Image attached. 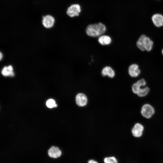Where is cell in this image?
I'll use <instances>...</instances> for the list:
<instances>
[{
	"label": "cell",
	"instance_id": "1",
	"mask_svg": "<svg viewBox=\"0 0 163 163\" xmlns=\"http://www.w3.org/2000/svg\"><path fill=\"white\" fill-rule=\"evenodd\" d=\"M105 26L101 23L90 24L86 30V33L91 37H97L103 35L106 31Z\"/></svg>",
	"mask_w": 163,
	"mask_h": 163
},
{
	"label": "cell",
	"instance_id": "2",
	"mask_svg": "<svg viewBox=\"0 0 163 163\" xmlns=\"http://www.w3.org/2000/svg\"><path fill=\"white\" fill-rule=\"evenodd\" d=\"M154 108L150 104H146L143 105L141 109V113L142 116L147 119L151 118L155 113Z\"/></svg>",
	"mask_w": 163,
	"mask_h": 163
},
{
	"label": "cell",
	"instance_id": "3",
	"mask_svg": "<svg viewBox=\"0 0 163 163\" xmlns=\"http://www.w3.org/2000/svg\"><path fill=\"white\" fill-rule=\"evenodd\" d=\"M81 11V7L78 4H74L69 6L67 8L66 13L69 17H73L78 16Z\"/></svg>",
	"mask_w": 163,
	"mask_h": 163
},
{
	"label": "cell",
	"instance_id": "4",
	"mask_svg": "<svg viewBox=\"0 0 163 163\" xmlns=\"http://www.w3.org/2000/svg\"><path fill=\"white\" fill-rule=\"evenodd\" d=\"M55 21V19L53 16L47 14L43 17L42 23L45 28L48 29L53 26Z\"/></svg>",
	"mask_w": 163,
	"mask_h": 163
},
{
	"label": "cell",
	"instance_id": "5",
	"mask_svg": "<svg viewBox=\"0 0 163 163\" xmlns=\"http://www.w3.org/2000/svg\"><path fill=\"white\" fill-rule=\"evenodd\" d=\"M152 22L154 26L160 28L163 27V15L159 13L153 14L151 18Z\"/></svg>",
	"mask_w": 163,
	"mask_h": 163
},
{
	"label": "cell",
	"instance_id": "6",
	"mask_svg": "<svg viewBox=\"0 0 163 163\" xmlns=\"http://www.w3.org/2000/svg\"><path fill=\"white\" fill-rule=\"evenodd\" d=\"M144 129V126L142 124L137 123L134 125L132 129V134L135 137H140L142 135Z\"/></svg>",
	"mask_w": 163,
	"mask_h": 163
},
{
	"label": "cell",
	"instance_id": "7",
	"mask_svg": "<svg viewBox=\"0 0 163 163\" xmlns=\"http://www.w3.org/2000/svg\"><path fill=\"white\" fill-rule=\"evenodd\" d=\"M128 73L131 77L135 78L138 76L140 73L139 66L136 64L130 65L128 68Z\"/></svg>",
	"mask_w": 163,
	"mask_h": 163
},
{
	"label": "cell",
	"instance_id": "8",
	"mask_svg": "<svg viewBox=\"0 0 163 163\" xmlns=\"http://www.w3.org/2000/svg\"><path fill=\"white\" fill-rule=\"evenodd\" d=\"M48 154L51 158H56L61 156L62 152L58 147L52 146L48 150Z\"/></svg>",
	"mask_w": 163,
	"mask_h": 163
},
{
	"label": "cell",
	"instance_id": "9",
	"mask_svg": "<svg viewBox=\"0 0 163 163\" xmlns=\"http://www.w3.org/2000/svg\"><path fill=\"white\" fill-rule=\"evenodd\" d=\"M146 84V82L144 79L141 78L138 80L134 83L132 86L133 92L134 94H136L141 87H144Z\"/></svg>",
	"mask_w": 163,
	"mask_h": 163
},
{
	"label": "cell",
	"instance_id": "10",
	"mask_svg": "<svg viewBox=\"0 0 163 163\" xmlns=\"http://www.w3.org/2000/svg\"><path fill=\"white\" fill-rule=\"evenodd\" d=\"M76 102L79 106H85L87 102V99L86 95L82 93H79L76 97Z\"/></svg>",
	"mask_w": 163,
	"mask_h": 163
},
{
	"label": "cell",
	"instance_id": "11",
	"mask_svg": "<svg viewBox=\"0 0 163 163\" xmlns=\"http://www.w3.org/2000/svg\"><path fill=\"white\" fill-rule=\"evenodd\" d=\"M101 74L103 76H107L110 78H113L114 77L115 73L112 68L109 66H106L102 69Z\"/></svg>",
	"mask_w": 163,
	"mask_h": 163
},
{
	"label": "cell",
	"instance_id": "12",
	"mask_svg": "<svg viewBox=\"0 0 163 163\" xmlns=\"http://www.w3.org/2000/svg\"><path fill=\"white\" fill-rule=\"evenodd\" d=\"M1 73L4 76L13 77L14 75L13 67L11 65H9L8 66H5L3 68Z\"/></svg>",
	"mask_w": 163,
	"mask_h": 163
},
{
	"label": "cell",
	"instance_id": "13",
	"mask_svg": "<svg viewBox=\"0 0 163 163\" xmlns=\"http://www.w3.org/2000/svg\"><path fill=\"white\" fill-rule=\"evenodd\" d=\"M99 43L102 45H105L110 44L111 42V39L109 36L102 35L98 39Z\"/></svg>",
	"mask_w": 163,
	"mask_h": 163
},
{
	"label": "cell",
	"instance_id": "14",
	"mask_svg": "<svg viewBox=\"0 0 163 163\" xmlns=\"http://www.w3.org/2000/svg\"><path fill=\"white\" fill-rule=\"evenodd\" d=\"M153 42L151 39L146 36L144 40V47L145 51L149 52L152 49Z\"/></svg>",
	"mask_w": 163,
	"mask_h": 163
},
{
	"label": "cell",
	"instance_id": "15",
	"mask_svg": "<svg viewBox=\"0 0 163 163\" xmlns=\"http://www.w3.org/2000/svg\"><path fill=\"white\" fill-rule=\"evenodd\" d=\"M146 36L145 34L141 35L136 43L137 47L140 50L142 51H145L144 47V40Z\"/></svg>",
	"mask_w": 163,
	"mask_h": 163
},
{
	"label": "cell",
	"instance_id": "16",
	"mask_svg": "<svg viewBox=\"0 0 163 163\" xmlns=\"http://www.w3.org/2000/svg\"><path fill=\"white\" fill-rule=\"evenodd\" d=\"M150 91L149 88L148 87L141 88L136 94L139 97H144L147 95Z\"/></svg>",
	"mask_w": 163,
	"mask_h": 163
},
{
	"label": "cell",
	"instance_id": "17",
	"mask_svg": "<svg viewBox=\"0 0 163 163\" xmlns=\"http://www.w3.org/2000/svg\"><path fill=\"white\" fill-rule=\"evenodd\" d=\"M104 161L105 163H118L117 159L114 157L105 158Z\"/></svg>",
	"mask_w": 163,
	"mask_h": 163
},
{
	"label": "cell",
	"instance_id": "18",
	"mask_svg": "<svg viewBox=\"0 0 163 163\" xmlns=\"http://www.w3.org/2000/svg\"><path fill=\"white\" fill-rule=\"evenodd\" d=\"M47 106L50 108H52L54 107H56L57 105L56 104L55 101L53 99L48 100L46 102Z\"/></svg>",
	"mask_w": 163,
	"mask_h": 163
},
{
	"label": "cell",
	"instance_id": "19",
	"mask_svg": "<svg viewBox=\"0 0 163 163\" xmlns=\"http://www.w3.org/2000/svg\"><path fill=\"white\" fill-rule=\"evenodd\" d=\"M88 163H98L97 161L93 160H90L88 161Z\"/></svg>",
	"mask_w": 163,
	"mask_h": 163
},
{
	"label": "cell",
	"instance_id": "20",
	"mask_svg": "<svg viewBox=\"0 0 163 163\" xmlns=\"http://www.w3.org/2000/svg\"><path fill=\"white\" fill-rule=\"evenodd\" d=\"M2 53L1 52L0 53V57L1 60L2 58Z\"/></svg>",
	"mask_w": 163,
	"mask_h": 163
},
{
	"label": "cell",
	"instance_id": "21",
	"mask_svg": "<svg viewBox=\"0 0 163 163\" xmlns=\"http://www.w3.org/2000/svg\"><path fill=\"white\" fill-rule=\"evenodd\" d=\"M161 53H162V54L163 55V49L162 50Z\"/></svg>",
	"mask_w": 163,
	"mask_h": 163
},
{
	"label": "cell",
	"instance_id": "22",
	"mask_svg": "<svg viewBox=\"0 0 163 163\" xmlns=\"http://www.w3.org/2000/svg\"></svg>",
	"mask_w": 163,
	"mask_h": 163
}]
</instances>
